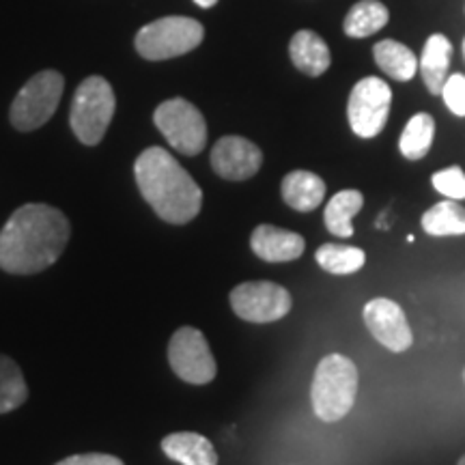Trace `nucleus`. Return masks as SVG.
<instances>
[{"instance_id":"1","label":"nucleus","mask_w":465,"mask_h":465,"mask_svg":"<svg viewBox=\"0 0 465 465\" xmlns=\"http://www.w3.org/2000/svg\"><path fill=\"white\" fill-rule=\"evenodd\" d=\"M72 229L56 207L31 203L15 209L0 231V267L9 274H37L54 265Z\"/></svg>"},{"instance_id":"2","label":"nucleus","mask_w":465,"mask_h":465,"mask_svg":"<svg viewBox=\"0 0 465 465\" xmlns=\"http://www.w3.org/2000/svg\"><path fill=\"white\" fill-rule=\"evenodd\" d=\"M136 183L153 212L171 224H188L199 216L203 192L192 174L162 147H149L134 164Z\"/></svg>"},{"instance_id":"3","label":"nucleus","mask_w":465,"mask_h":465,"mask_svg":"<svg viewBox=\"0 0 465 465\" xmlns=\"http://www.w3.org/2000/svg\"><path fill=\"white\" fill-rule=\"evenodd\" d=\"M358 366L342 353H330L317 364L311 383V403L319 420L339 422L353 410L358 397Z\"/></svg>"},{"instance_id":"4","label":"nucleus","mask_w":465,"mask_h":465,"mask_svg":"<svg viewBox=\"0 0 465 465\" xmlns=\"http://www.w3.org/2000/svg\"><path fill=\"white\" fill-rule=\"evenodd\" d=\"M116 100L114 91L106 78L102 75H91L75 89L72 102V114L69 124L80 143L93 144L102 143L106 130L114 116Z\"/></svg>"},{"instance_id":"5","label":"nucleus","mask_w":465,"mask_h":465,"mask_svg":"<svg viewBox=\"0 0 465 465\" xmlns=\"http://www.w3.org/2000/svg\"><path fill=\"white\" fill-rule=\"evenodd\" d=\"M205 28L185 15H168L143 26L136 35V52L147 61H168L199 48Z\"/></svg>"},{"instance_id":"6","label":"nucleus","mask_w":465,"mask_h":465,"mask_svg":"<svg viewBox=\"0 0 465 465\" xmlns=\"http://www.w3.org/2000/svg\"><path fill=\"white\" fill-rule=\"evenodd\" d=\"M63 89L65 78L54 69L35 74L11 104V124L15 130L33 132L48 124L50 116L56 113Z\"/></svg>"},{"instance_id":"7","label":"nucleus","mask_w":465,"mask_h":465,"mask_svg":"<svg viewBox=\"0 0 465 465\" xmlns=\"http://www.w3.org/2000/svg\"><path fill=\"white\" fill-rule=\"evenodd\" d=\"M392 108V89L377 75H366L353 86L347 102V119L360 138H375L383 132Z\"/></svg>"},{"instance_id":"8","label":"nucleus","mask_w":465,"mask_h":465,"mask_svg":"<svg viewBox=\"0 0 465 465\" xmlns=\"http://www.w3.org/2000/svg\"><path fill=\"white\" fill-rule=\"evenodd\" d=\"M155 125L164 134L174 151L183 155H199L207 144V124L201 110L183 97L160 104L153 114Z\"/></svg>"},{"instance_id":"9","label":"nucleus","mask_w":465,"mask_h":465,"mask_svg":"<svg viewBox=\"0 0 465 465\" xmlns=\"http://www.w3.org/2000/svg\"><path fill=\"white\" fill-rule=\"evenodd\" d=\"M168 362L179 380L192 383V386H205L213 381L218 373L216 358L201 330L179 328L168 342Z\"/></svg>"},{"instance_id":"10","label":"nucleus","mask_w":465,"mask_h":465,"mask_svg":"<svg viewBox=\"0 0 465 465\" xmlns=\"http://www.w3.org/2000/svg\"><path fill=\"white\" fill-rule=\"evenodd\" d=\"M231 308L237 317L250 323H272L287 317L293 298L282 284L270 281L242 282L231 291Z\"/></svg>"},{"instance_id":"11","label":"nucleus","mask_w":465,"mask_h":465,"mask_svg":"<svg viewBox=\"0 0 465 465\" xmlns=\"http://www.w3.org/2000/svg\"><path fill=\"white\" fill-rule=\"evenodd\" d=\"M362 317L373 339L394 353L407 351L414 342V334H411L403 308L394 300L373 298L366 302Z\"/></svg>"},{"instance_id":"12","label":"nucleus","mask_w":465,"mask_h":465,"mask_svg":"<svg viewBox=\"0 0 465 465\" xmlns=\"http://www.w3.org/2000/svg\"><path fill=\"white\" fill-rule=\"evenodd\" d=\"M263 166V151L248 138L224 136L212 149V168L229 182H246Z\"/></svg>"},{"instance_id":"13","label":"nucleus","mask_w":465,"mask_h":465,"mask_svg":"<svg viewBox=\"0 0 465 465\" xmlns=\"http://www.w3.org/2000/svg\"><path fill=\"white\" fill-rule=\"evenodd\" d=\"M250 248L265 263H289L304 254L306 242L300 232L281 229V226L259 224L250 237Z\"/></svg>"},{"instance_id":"14","label":"nucleus","mask_w":465,"mask_h":465,"mask_svg":"<svg viewBox=\"0 0 465 465\" xmlns=\"http://www.w3.org/2000/svg\"><path fill=\"white\" fill-rule=\"evenodd\" d=\"M289 56L291 63L311 78H319L332 65V54H330L328 44L315 31L295 33L289 44Z\"/></svg>"},{"instance_id":"15","label":"nucleus","mask_w":465,"mask_h":465,"mask_svg":"<svg viewBox=\"0 0 465 465\" xmlns=\"http://www.w3.org/2000/svg\"><path fill=\"white\" fill-rule=\"evenodd\" d=\"M282 201L295 212H315L325 199V182L311 171H291L281 183Z\"/></svg>"},{"instance_id":"16","label":"nucleus","mask_w":465,"mask_h":465,"mask_svg":"<svg viewBox=\"0 0 465 465\" xmlns=\"http://www.w3.org/2000/svg\"><path fill=\"white\" fill-rule=\"evenodd\" d=\"M452 61V44L446 35L435 33L424 44L420 61H418V72H420L424 86L431 95H440L441 86L449 78V69Z\"/></svg>"},{"instance_id":"17","label":"nucleus","mask_w":465,"mask_h":465,"mask_svg":"<svg viewBox=\"0 0 465 465\" xmlns=\"http://www.w3.org/2000/svg\"><path fill=\"white\" fill-rule=\"evenodd\" d=\"M162 450L168 459L182 465H218V452L205 435L182 431L162 440Z\"/></svg>"},{"instance_id":"18","label":"nucleus","mask_w":465,"mask_h":465,"mask_svg":"<svg viewBox=\"0 0 465 465\" xmlns=\"http://www.w3.org/2000/svg\"><path fill=\"white\" fill-rule=\"evenodd\" d=\"M364 207V194L360 190H341L336 192L332 199L328 201L323 212V223L332 235L341 237V240H349L353 237V216L362 212Z\"/></svg>"},{"instance_id":"19","label":"nucleus","mask_w":465,"mask_h":465,"mask_svg":"<svg viewBox=\"0 0 465 465\" xmlns=\"http://www.w3.org/2000/svg\"><path fill=\"white\" fill-rule=\"evenodd\" d=\"M373 58L377 67L397 83H410L418 72V58L414 52L405 44L394 42V39H383V42L375 44Z\"/></svg>"},{"instance_id":"20","label":"nucleus","mask_w":465,"mask_h":465,"mask_svg":"<svg viewBox=\"0 0 465 465\" xmlns=\"http://www.w3.org/2000/svg\"><path fill=\"white\" fill-rule=\"evenodd\" d=\"M388 20H391V11L380 0H360L347 11L342 31L347 37L364 39L380 33L388 25Z\"/></svg>"},{"instance_id":"21","label":"nucleus","mask_w":465,"mask_h":465,"mask_svg":"<svg viewBox=\"0 0 465 465\" xmlns=\"http://www.w3.org/2000/svg\"><path fill=\"white\" fill-rule=\"evenodd\" d=\"M435 121L431 114L418 113L407 121L403 134L399 138V151L405 160H422L433 147Z\"/></svg>"},{"instance_id":"22","label":"nucleus","mask_w":465,"mask_h":465,"mask_svg":"<svg viewBox=\"0 0 465 465\" xmlns=\"http://www.w3.org/2000/svg\"><path fill=\"white\" fill-rule=\"evenodd\" d=\"M422 229L433 237L465 235V207L457 201H440L422 213Z\"/></svg>"},{"instance_id":"23","label":"nucleus","mask_w":465,"mask_h":465,"mask_svg":"<svg viewBox=\"0 0 465 465\" xmlns=\"http://www.w3.org/2000/svg\"><path fill=\"white\" fill-rule=\"evenodd\" d=\"M315 261L323 272L334 276L356 274L366 263V252L358 246H342V243H323L317 248Z\"/></svg>"},{"instance_id":"24","label":"nucleus","mask_w":465,"mask_h":465,"mask_svg":"<svg viewBox=\"0 0 465 465\" xmlns=\"http://www.w3.org/2000/svg\"><path fill=\"white\" fill-rule=\"evenodd\" d=\"M28 399V386L20 366L7 356H0V414L17 410Z\"/></svg>"},{"instance_id":"25","label":"nucleus","mask_w":465,"mask_h":465,"mask_svg":"<svg viewBox=\"0 0 465 465\" xmlns=\"http://www.w3.org/2000/svg\"><path fill=\"white\" fill-rule=\"evenodd\" d=\"M431 185L450 201L465 199V173L461 166H449L431 177Z\"/></svg>"},{"instance_id":"26","label":"nucleus","mask_w":465,"mask_h":465,"mask_svg":"<svg viewBox=\"0 0 465 465\" xmlns=\"http://www.w3.org/2000/svg\"><path fill=\"white\" fill-rule=\"evenodd\" d=\"M441 97L444 104L455 116H465V75L452 74L446 78L444 86H441Z\"/></svg>"},{"instance_id":"27","label":"nucleus","mask_w":465,"mask_h":465,"mask_svg":"<svg viewBox=\"0 0 465 465\" xmlns=\"http://www.w3.org/2000/svg\"><path fill=\"white\" fill-rule=\"evenodd\" d=\"M56 465H125L119 457L102 455V452H89V455H74L63 459Z\"/></svg>"},{"instance_id":"28","label":"nucleus","mask_w":465,"mask_h":465,"mask_svg":"<svg viewBox=\"0 0 465 465\" xmlns=\"http://www.w3.org/2000/svg\"><path fill=\"white\" fill-rule=\"evenodd\" d=\"M196 5H199V7H203V9H209V7H213V5L218 3V0H194Z\"/></svg>"},{"instance_id":"29","label":"nucleus","mask_w":465,"mask_h":465,"mask_svg":"<svg viewBox=\"0 0 465 465\" xmlns=\"http://www.w3.org/2000/svg\"><path fill=\"white\" fill-rule=\"evenodd\" d=\"M457 465H465V455L461 457V459H459V463Z\"/></svg>"},{"instance_id":"30","label":"nucleus","mask_w":465,"mask_h":465,"mask_svg":"<svg viewBox=\"0 0 465 465\" xmlns=\"http://www.w3.org/2000/svg\"><path fill=\"white\" fill-rule=\"evenodd\" d=\"M463 54H465V39H463Z\"/></svg>"},{"instance_id":"31","label":"nucleus","mask_w":465,"mask_h":465,"mask_svg":"<svg viewBox=\"0 0 465 465\" xmlns=\"http://www.w3.org/2000/svg\"><path fill=\"white\" fill-rule=\"evenodd\" d=\"M463 381H465V369H463Z\"/></svg>"}]
</instances>
